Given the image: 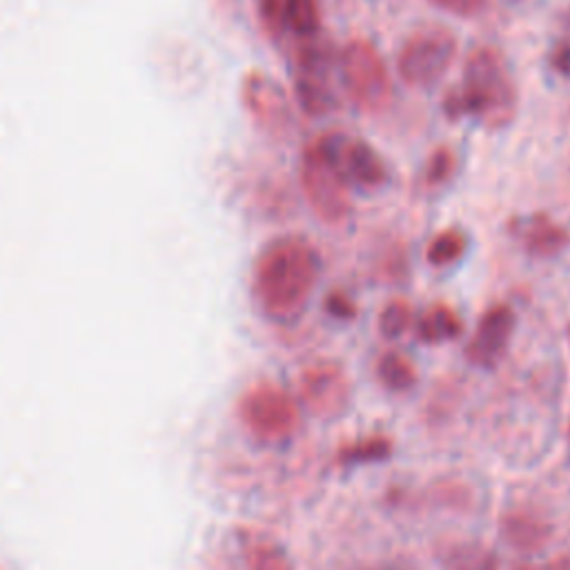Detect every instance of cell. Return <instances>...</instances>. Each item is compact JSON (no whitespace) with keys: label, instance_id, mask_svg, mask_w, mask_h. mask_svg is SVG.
Listing matches in <instances>:
<instances>
[{"label":"cell","instance_id":"obj_1","mask_svg":"<svg viewBox=\"0 0 570 570\" xmlns=\"http://www.w3.org/2000/svg\"><path fill=\"white\" fill-rule=\"evenodd\" d=\"M321 261L301 236H281L263 247L254 267L256 301L274 321H294L316 285Z\"/></svg>","mask_w":570,"mask_h":570},{"label":"cell","instance_id":"obj_2","mask_svg":"<svg viewBox=\"0 0 570 570\" xmlns=\"http://www.w3.org/2000/svg\"><path fill=\"white\" fill-rule=\"evenodd\" d=\"M448 118L474 116L488 127H503L517 111V85L503 53L494 47H476L463 65V82L443 98Z\"/></svg>","mask_w":570,"mask_h":570},{"label":"cell","instance_id":"obj_3","mask_svg":"<svg viewBox=\"0 0 570 570\" xmlns=\"http://www.w3.org/2000/svg\"><path fill=\"white\" fill-rule=\"evenodd\" d=\"M338 60L352 102L365 114L383 111L392 100V80L379 49L370 40L354 38Z\"/></svg>","mask_w":570,"mask_h":570},{"label":"cell","instance_id":"obj_4","mask_svg":"<svg viewBox=\"0 0 570 570\" xmlns=\"http://www.w3.org/2000/svg\"><path fill=\"white\" fill-rule=\"evenodd\" d=\"M454 56L456 38L450 29L423 27L403 42L396 69L407 87L430 89L448 73Z\"/></svg>","mask_w":570,"mask_h":570},{"label":"cell","instance_id":"obj_5","mask_svg":"<svg viewBox=\"0 0 570 570\" xmlns=\"http://www.w3.org/2000/svg\"><path fill=\"white\" fill-rule=\"evenodd\" d=\"M301 187L309 207L323 223L336 225L347 218L352 209L347 180L316 140L301 154Z\"/></svg>","mask_w":570,"mask_h":570},{"label":"cell","instance_id":"obj_6","mask_svg":"<svg viewBox=\"0 0 570 570\" xmlns=\"http://www.w3.org/2000/svg\"><path fill=\"white\" fill-rule=\"evenodd\" d=\"M243 423L261 439H287L298 425L296 401L276 385H256L240 401Z\"/></svg>","mask_w":570,"mask_h":570},{"label":"cell","instance_id":"obj_7","mask_svg":"<svg viewBox=\"0 0 570 570\" xmlns=\"http://www.w3.org/2000/svg\"><path fill=\"white\" fill-rule=\"evenodd\" d=\"M316 142L338 167L347 183H354L363 189H376L387 180L385 163L367 140L343 131H330L318 136Z\"/></svg>","mask_w":570,"mask_h":570},{"label":"cell","instance_id":"obj_8","mask_svg":"<svg viewBox=\"0 0 570 570\" xmlns=\"http://www.w3.org/2000/svg\"><path fill=\"white\" fill-rule=\"evenodd\" d=\"M240 100L249 118L267 134L283 136L292 127V100L265 71H249L240 85Z\"/></svg>","mask_w":570,"mask_h":570},{"label":"cell","instance_id":"obj_9","mask_svg":"<svg viewBox=\"0 0 570 570\" xmlns=\"http://www.w3.org/2000/svg\"><path fill=\"white\" fill-rule=\"evenodd\" d=\"M350 385L334 363H314L301 376V399L316 416H336L345 410Z\"/></svg>","mask_w":570,"mask_h":570},{"label":"cell","instance_id":"obj_10","mask_svg":"<svg viewBox=\"0 0 570 570\" xmlns=\"http://www.w3.org/2000/svg\"><path fill=\"white\" fill-rule=\"evenodd\" d=\"M514 330V312L508 305H492L476 323L465 356L481 367H492L505 352Z\"/></svg>","mask_w":570,"mask_h":570},{"label":"cell","instance_id":"obj_11","mask_svg":"<svg viewBox=\"0 0 570 570\" xmlns=\"http://www.w3.org/2000/svg\"><path fill=\"white\" fill-rule=\"evenodd\" d=\"M294 98L305 116L321 118L334 111L336 96L330 82V69L296 67L294 73Z\"/></svg>","mask_w":570,"mask_h":570},{"label":"cell","instance_id":"obj_12","mask_svg":"<svg viewBox=\"0 0 570 570\" xmlns=\"http://www.w3.org/2000/svg\"><path fill=\"white\" fill-rule=\"evenodd\" d=\"M512 229L523 243V247L534 256H554L570 240L568 232L546 214L525 216L517 220Z\"/></svg>","mask_w":570,"mask_h":570},{"label":"cell","instance_id":"obj_13","mask_svg":"<svg viewBox=\"0 0 570 570\" xmlns=\"http://www.w3.org/2000/svg\"><path fill=\"white\" fill-rule=\"evenodd\" d=\"M499 532H501L503 541L508 546H512L514 550L534 552L548 543L552 528L548 521H543L541 517H537L532 512H508L501 519Z\"/></svg>","mask_w":570,"mask_h":570},{"label":"cell","instance_id":"obj_14","mask_svg":"<svg viewBox=\"0 0 570 570\" xmlns=\"http://www.w3.org/2000/svg\"><path fill=\"white\" fill-rule=\"evenodd\" d=\"M461 318L448 305H432L416 321V334L423 343H443L461 334Z\"/></svg>","mask_w":570,"mask_h":570},{"label":"cell","instance_id":"obj_15","mask_svg":"<svg viewBox=\"0 0 570 570\" xmlns=\"http://www.w3.org/2000/svg\"><path fill=\"white\" fill-rule=\"evenodd\" d=\"M445 570H499L494 552L479 543H454L441 554Z\"/></svg>","mask_w":570,"mask_h":570},{"label":"cell","instance_id":"obj_16","mask_svg":"<svg viewBox=\"0 0 570 570\" xmlns=\"http://www.w3.org/2000/svg\"><path fill=\"white\" fill-rule=\"evenodd\" d=\"M285 29L301 40L321 33V2L318 0H287Z\"/></svg>","mask_w":570,"mask_h":570},{"label":"cell","instance_id":"obj_17","mask_svg":"<svg viewBox=\"0 0 570 570\" xmlns=\"http://www.w3.org/2000/svg\"><path fill=\"white\" fill-rule=\"evenodd\" d=\"M465 247H468V236L456 227H448L430 240V245L425 249V258L434 267H445V265H452L454 261H459L463 256Z\"/></svg>","mask_w":570,"mask_h":570},{"label":"cell","instance_id":"obj_18","mask_svg":"<svg viewBox=\"0 0 570 570\" xmlns=\"http://www.w3.org/2000/svg\"><path fill=\"white\" fill-rule=\"evenodd\" d=\"M379 379L381 383L392 390V392H405L414 385L416 381V372L414 365L399 352H387L381 361H379Z\"/></svg>","mask_w":570,"mask_h":570},{"label":"cell","instance_id":"obj_19","mask_svg":"<svg viewBox=\"0 0 570 570\" xmlns=\"http://www.w3.org/2000/svg\"><path fill=\"white\" fill-rule=\"evenodd\" d=\"M412 325V307L405 301H392L379 316V330L385 338H399Z\"/></svg>","mask_w":570,"mask_h":570},{"label":"cell","instance_id":"obj_20","mask_svg":"<svg viewBox=\"0 0 570 570\" xmlns=\"http://www.w3.org/2000/svg\"><path fill=\"white\" fill-rule=\"evenodd\" d=\"M390 454V443L383 436H372L365 441H358L341 452L343 463H363L374 459H385Z\"/></svg>","mask_w":570,"mask_h":570},{"label":"cell","instance_id":"obj_21","mask_svg":"<svg viewBox=\"0 0 570 570\" xmlns=\"http://www.w3.org/2000/svg\"><path fill=\"white\" fill-rule=\"evenodd\" d=\"M249 570H294L287 552L274 543H263L252 552Z\"/></svg>","mask_w":570,"mask_h":570},{"label":"cell","instance_id":"obj_22","mask_svg":"<svg viewBox=\"0 0 570 570\" xmlns=\"http://www.w3.org/2000/svg\"><path fill=\"white\" fill-rule=\"evenodd\" d=\"M454 165H456L454 151H452L450 147H445V145L436 147V149L430 154L428 163H425V180H428L430 185H441V183H445V180L452 176Z\"/></svg>","mask_w":570,"mask_h":570},{"label":"cell","instance_id":"obj_23","mask_svg":"<svg viewBox=\"0 0 570 570\" xmlns=\"http://www.w3.org/2000/svg\"><path fill=\"white\" fill-rule=\"evenodd\" d=\"M254 2H256V13H258L263 29L272 38H278L285 31V2L287 0H254Z\"/></svg>","mask_w":570,"mask_h":570},{"label":"cell","instance_id":"obj_24","mask_svg":"<svg viewBox=\"0 0 570 570\" xmlns=\"http://www.w3.org/2000/svg\"><path fill=\"white\" fill-rule=\"evenodd\" d=\"M432 2L448 13L470 18V16H476L485 7L488 0H432Z\"/></svg>","mask_w":570,"mask_h":570},{"label":"cell","instance_id":"obj_25","mask_svg":"<svg viewBox=\"0 0 570 570\" xmlns=\"http://www.w3.org/2000/svg\"><path fill=\"white\" fill-rule=\"evenodd\" d=\"M550 65L557 73L570 76V42L554 47V51L550 53Z\"/></svg>","mask_w":570,"mask_h":570},{"label":"cell","instance_id":"obj_26","mask_svg":"<svg viewBox=\"0 0 570 570\" xmlns=\"http://www.w3.org/2000/svg\"><path fill=\"white\" fill-rule=\"evenodd\" d=\"M327 309L332 312V314H336V316H350L354 309H352V305H350V301L345 298V296H341V294H332L330 298H327Z\"/></svg>","mask_w":570,"mask_h":570},{"label":"cell","instance_id":"obj_27","mask_svg":"<svg viewBox=\"0 0 570 570\" xmlns=\"http://www.w3.org/2000/svg\"><path fill=\"white\" fill-rule=\"evenodd\" d=\"M365 570H403L401 566H374V568H365Z\"/></svg>","mask_w":570,"mask_h":570},{"label":"cell","instance_id":"obj_28","mask_svg":"<svg viewBox=\"0 0 570 570\" xmlns=\"http://www.w3.org/2000/svg\"><path fill=\"white\" fill-rule=\"evenodd\" d=\"M568 452H570V428H568Z\"/></svg>","mask_w":570,"mask_h":570}]
</instances>
